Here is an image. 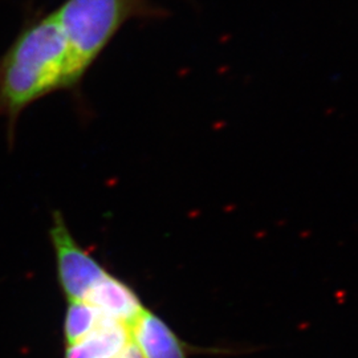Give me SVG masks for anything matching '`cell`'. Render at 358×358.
Here are the masks:
<instances>
[{
  "label": "cell",
  "instance_id": "6",
  "mask_svg": "<svg viewBox=\"0 0 358 358\" xmlns=\"http://www.w3.org/2000/svg\"><path fill=\"white\" fill-rule=\"evenodd\" d=\"M130 341L127 325L103 316L99 327L73 345L66 346L63 358H109Z\"/></svg>",
  "mask_w": 358,
  "mask_h": 358
},
{
  "label": "cell",
  "instance_id": "3",
  "mask_svg": "<svg viewBox=\"0 0 358 358\" xmlns=\"http://www.w3.org/2000/svg\"><path fill=\"white\" fill-rule=\"evenodd\" d=\"M48 230L60 288L68 301L84 300L90 289L109 273L103 264L78 243L62 211L52 214Z\"/></svg>",
  "mask_w": 358,
  "mask_h": 358
},
{
  "label": "cell",
  "instance_id": "4",
  "mask_svg": "<svg viewBox=\"0 0 358 358\" xmlns=\"http://www.w3.org/2000/svg\"><path fill=\"white\" fill-rule=\"evenodd\" d=\"M129 332L143 358H189L186 344L165 321L146 308L130 325Z\"/></svg>",
  "mask_w": 358,
  "mask_h": 358
},
{
  "label": "cell",
  "instance_id": "2",
  "mask_svg": "<svg viewBox=\"0 0 358 358\" xmlns=\"http://www.w3.org/2000/svg\"><path fill=\"white\" fill-rule=\"evenodd\" d=\"M53 15L83 81L115 35L131 20L162 16L153 0H64Z\"/></svg>",
  "mask_w": 358,
  "mask_h": 358
},
{
  "label": "cell",
  "instance_id": "5",
  "mask_svg": "<svg viewBox=\"0 0 358 358\" xmlns=\"http://www.w3.org/2000/svg\"><path fill=\"white\" fill-rule=\"evenodd\" d=\"M83 301L93 306L103 316L118 321L128 328L145 309L136 291L110 273L97 282Z\"/></svg>",
  "mask_w": 358,
  "mask_h": 358
},
{
  "label": "cell",
  "instance_id": "8",
  "mask_svg": "<svg viewBox=\"0 0 358 358\" xmlns=\"http://www.w3.org/2000/svg\"><path fill=\"white\" fill-rule=\"evenodd\" d=\"M109 358H143L142 357L141 352L138 350V348L134 345V343L129 341L127 345L124 346L122 349H120L115 355Z\"/></svg>",
  "mask_w": 358,
  "mask_h": 358
},
{
  "label": "cell",
  "instance_id": "7",
  "mask_svg": "<svg viewBox=\"0 0 358 358\" xmlns=\"http://www.w3.org/2000/svg\"><path fill=\"white\" fill-rule=\"evenodd\" d=\"M101 319L103 315L87 301H68L63 328L66 346L76 344L93 332L99 327Z\"/></svg>",
  "mask_w": 358,
  "mask_h": 358
},
{
  "label": "cell",
  "instance_id": "1",
  "mask_svg": "<svg viewBox=\"0 0 358 358\" xmlns=\"http://www.w3.org/2000/svg\"><path fill=\"white\" fill-rule=\"evenodd\" d=\"M81 83L53 11L27 19L0 56V117L10 145L26 109L59 90H77Z\"/></svg>",
  "mask_w": 358,
  "mask_h": 358
}]
</instances>
